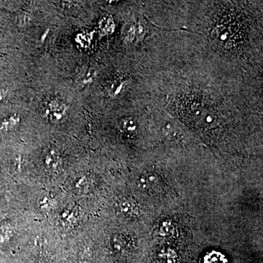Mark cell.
I'll return each instance as SVG.
<instances>
[{"instance_id":"obj_3","label":"cell","mask_w":263,"mask_h":263,"mask_svg":"<svg viewBox=\"0 0 263 263\" xmlns=\"http://www.w3.org/2000/svg\"><path fill=\"white\" fill-rule=\"evenodd\" d=\"M118 212L127 219H135L140 214L138 204L129 199H124L119 202Z\"/></svg>"},{"instance_id":"obj_6","label":"cell","mask_w":263,"mask_h":263,"mask_svg":"<svg viewBox=\"0 0 263 263\" xmlns=\"http://www.w3.org/2000/svg\"><path fill=\"white\" fill-rule=\"evenodd\" d=\"M203 263H228V260L226 256L223 255L220 252L213 251L205 255Z\"/></svg>"},{"instance_id":"obj_9","label":"cell","mask_w":263,"mask_h":263,"mask_svg":"<svg viewBox=\"0 0 263 263\" xmlns=\"http://www.w3.org/2000/svg\"><path fill=\"white\" fill-rule=\"evenodd\" d=\"M174 233V228L172 224L169 222H164L160 228V234L162 236L170 237Z\"/></svg>"},{"instance_id":"obj_4","label":"cell","mask_w":263,"mask_h":263,"mask_svg":"<svg viewBox=\"0 0 263 263\" xmlns=\"http://www.w3.org/2000/svg\"><path fill=\"white\" fill-rule=\"evenodd\" d=\"M163 133L164 136L171 141H178L183 138L181 129L171 124H167L164 127Z\"/></svg>"},{"instance_id":"obj_8","label":"cell","mask_w":263,"mask_h":263,"mask_svg":"<svg viewBox=\"0 0 263 263\" xmlns=\"http://www.w3.org/2000/svg\"><path fill=\"white\" fill-rule=\"evenodd\" d=\"M129 238H125V237H123L122 235H118V236L115 237L114 238V247L117 250L123 251L125 250V249H127L128 246H129V241L128 240Z\"/></svg>"},{"instance_id":"obj_7","label":"cell","mask_w":263,"mask_h":263,"mask_svg":"<svg viewBox=\"0 0 263 263\" xmlns=\"http://www.w3.org/2000/svg\"><path fill=\"white\" fill-rule=\"evenodd\" d=\"M19 123H20V118L18 116L13 115L8 119H5L0 124V127L1 129H14L18 125Z\"/></svg>"},{"instance_id":"obj_5","label":"cell","mask_w":263,"mask_h":263,"mask_svg":"<svg viewBox=\"0 0 263 263\" xmlns=\"http://www.w3.org/2000/svg\"><path fill=\"white\" fill-rule=\"evenodd\" d=\"M119 127L125 134L129 135V136L134 134L137 129L136 123L129 118L122 119L119 123Z\"/></svg>"},{"instance_id":"obj_10","label":"cell","mask_w":263,"mask_h":263,"mask_svg":"<svg viewBox=\"0 0 263 263\" xmlns=\"http://www.w3.org/2000/svg\"><path fill=\"white\" fill-rule=\"evenodd\" d=\"M4 97H5L4 91H0V101H1V100H3V98H4Z\"/></svg>"},{"instance_id":"obj_1","label":"cell","mask_w":263,"mask_h":263,"mask_svg":"<svg viewBox=\"0 0 263 263\" xmlns=\"http://www.w3.org/2000/svg\"><path fill=\"white\" fill-rule=\"evenodd\" d=\"M67 104L60 99H51L44 103L42 108L43 117L52 124H61L68 117Z\"/></svg>"},{"instance_id":"obj_2","label":"cell","mask_w":263,"mask_h":263,"mask_svg":"<svg viewBox=\"0 0 263 263\" xmlns=\"http://www.w3.org/2000/svg\"><path fill=\"white\" fill-rule=\"evenodd\" d=\"M139 186L144 192L155 193L161 189V178L156 173H147L140 178Z\"/></svg>"}]
</instances>
